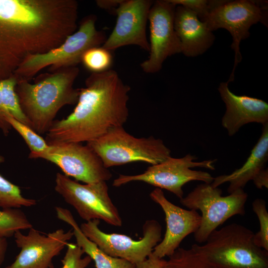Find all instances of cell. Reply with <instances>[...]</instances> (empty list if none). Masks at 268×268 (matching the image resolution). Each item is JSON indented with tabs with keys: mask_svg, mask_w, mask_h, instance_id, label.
Segmentation results:
<instances>
[{
	"mask_svg": "<svg viewBox=\"0 0 268 268\" xmlns=\"http://www.w3.org/2000/svg\"><path fill=\"white\" fill-rule=\"evenodd\" d=\"M74 0H0V81L29 56L60 46L77 28Z\"/></svg>",
	"mask_w": 268,
	"mask_h": 268,
	"instance_id": "6da1fadb",
	"label": "cell"
},
{
	"mask_svg": "<svg viewBox=\"0 0 268 268\" xmlns=\"http://www.w3.org/2000/svg\"><path fill=\"white\" fill-rule=\"evenodd\" d=\"M131 87L114 70L92 72L79 89L73 111L61 120H55L46 134L50 144L89 142L111 129L123 127L129 117Z\"/></svg>",
	"mask_w": 268,
	"mask_h": 268,
	"instance_id": "7a4b0ae2",
	"label": "cell"
},
{
	"mask_svg": "<svg viewBox=\"0 0 268 268\" xmlns=\"http://www.w3.org/2000/svg\"><path fill=\"white\" fill-rule=\"evenodd\" d=\"M79 71L77 66L70 67L46 74L34 83L17 80L15 89L22 111L39 135L48 132L62 107L76 104L79 89L73 84Z\"/></svg>",
	"mask_w": 268,
	"mask_h": 268,
	"instance_id": "3957f363",
	"label": "cell"
},
{
	"mask_svg": "<svg viewBox=\"0 0 268 268\" xmlns=\"http://www.w3.org/2000/svg\"><path fill=\"white\" fill-rule=\"evenodd\" d=\"M254 235L233 223L214 230L204 244L191 248L216 268H268V251L255 244Z\"/></svg>",
	"mask_w": 268,
	"mask_h": 268,
	"instance_id": "277c9868",
	"label": "cell"
},
{
	"mask_svg": "<svg viewBox=\"0 0 268 268\" xmlns=\"http://www.w3.org/2000/svg\"><path fill=\"white\" fill-rule=\"evenodd\" d=\"M96 17L89 15L81 22L77 31L68 36L59 47L51 51L28 56L14 73L17 80L29 81L43 68L50 71L77 66L89 49L100 47L106 39L105 33L96 27Z\"/></svg>",
	"mask_w": 268,
	"mask_h": 268,
	"instance_id": "5b68a950",
	"label": "cell"
},
{
	"mask_svg": "<svg viewBox=\"0 0 268 268\" xmlns=\"http://www.w3.org/2000/svg\"><path fill=\"white\" fill-rule=\"evenodd\" d=\"M86 144L107 169L136 162L155 165L171 156L170 149L161 139L152 136L136 137L123 127L111 129Z\"/></svg>",
	"mask_w": 268,
	"mask_h": 268,
	"instance_id": "8992f818",
	"label": "cell"
},
{
	"mask_svg": "<svg viewBox=\"0 0 268 268\" xmlns=\"http://www.w3.org/2000/svg\"><path fill=\"white\" fill-rule=\"evenodd\" d=\"M222 193L218 187L203 183L180 199L183 205L201 212V225L194 233V239L199 244L204 243L209 235L230 217L245 214L248 195L243 189L227 196H222Z\"/></svg>",
	"mask_w": 268,
	"mask_h": 268,
	"instance_id": "52a82bcc",
	"label": "cell"
},
{
	"mask_svg": "<svg viewBox=\"0 0 268 268\" xmlns=\"http://www.w3.org/2000/svg\"><path fill=\"white\" fill-rule=\"evenodd\" d=\"M197 157L188 154L181 158L169 157L163 161L149 166L142 173L127 175L120 174L113 182L119 187L132 182H142L160 189L166 190L180 199L183 197V186L192 181L211 184L213 180L209 173L191 169L195 167L214 170L216 160L197 162Z\"/></svg>",
	"mask_w": 268,
	"mask_h": 268,
	"instance_id": "ba28073f",
	"label": "cell"
},
{
	"mask_svg": "<svg viewBox=\"0 0 268 268\" xmlns=\"http://www.w3.org/2000/svg\"><path fill=\"white\" fill-rule=\"evenodd\" d=\"M55 190L86 222L98 219L112 226H122L121 217L109 195L106 181L81 184L58 172Z\"/></svg>",
	"mask_w": 268,
	"mask_h": 268,
	"instance_id": "9c48e42d",
	"label": "cell"
},
{
	"mask_svg": "<svg viewBox=\"0 0 268 268\" xmlns=\"http://www.w3.org/2000/svg\"><path fill=\"white\" fill-rule=\"evenodd\" d=\"M98 219L86 221L80 228L83 234L106 254L127 260L135 265L145 260L161 241L162 227L156 220L144 223L143 237L138 240L124 234L107 233L99 227Z\"/></svg>",
	"mask_w": 268,
	"mask_h": 268,
	"instance_id": "30bf717a",
	"label": "cell"
},
{
	"mask_svg": "<svg viewBox=\"0 0 268 268\" xmlns=\"http://www.w3.org/2000/svg\"><path fill=\"white\" fill-rule=\"evenodd\" d=\"M266 3L247 0L234 1L222 0L212 9L202 19L208 28L212 32L224 28L231 34L233 42L231 48L235 52L234 64L227 82L233 81L237 65L242 60L240 44L242 40L250 36L249 29L253 24L265 18L264 10L267 9Z\"/></svg>",
	"mask_w": 268,
	"mask_h": 268,
	"instance_id": "8fae6325",
	"label": "cell"
},
{
	"mask_svg": "<svg viewBox=\"0 0 268 268\" xmlns=\"http://www.w3.org/2000/svg\"><path fill=\"white\" fill-rule=\"evenodd\" d=\"M28 157L50 162L58 166L65 175L85 184L106 182L112 177L95 152L88 145L81 143L50 144L46 150L37 154L29 153Z\"/></svg>",
	"mask_w": 268,
	"mask_h": 268,
	"instance_id": "7c38bea8",
	"label": "cell"
},
{
	"mask_svg": "<svg viewBox=\"0 0 268 268\" xmlns=\"http://www.w3.org/2000/svg\"><path fill=\"white\" fill-rule=\"evenodd\" d=\"M175 8L169 0L154 1L150 8L149 54L140 64L146 73L158 72L168 57L181 53L180 41L174 28Z\"/></svg>",
	"mask_w": 268,
	"mask_h": 268,
	"instance_id": "4fadbf2b",
	"label": "cell"
},
{
	"mask_svg": "<svg viewBox=\"0 0 268 268\" xmlns=\"http://www.w3.org/2000/svg\"><path fill=\"white\" fill-rule=\"evenodd\" d=\"M13 236L20 251L5 268H53V258L67 246L73 233L72 229L67 232L59 229L44 235L32 227L26 235L17 231Z\"/></svg>",
	"mask_w": 268,
	"mask_h": 268,
	"instance_id": "5bb4252c",
	"label": "cell"
},
{
	"mask_svg": "<svg viewBox=\"0 0 268 268\" xmlns=\"http://www.w3.org/2000/svg\"><path fill=\"white\" fill-rule=\"evenodd\" d=\"M151 0H122L116 10L115 26L102 47L109 51L128 45H135L149 52L146 25Z\"/></svg>",
	"mask_w": 268,
	"mask_h": 268,
	"instance_id": "9a60e30c",
	"label": "cell"
},
{
	"mask_svg": "<svg viewBox=\"0 0 268 268\" xmlns=\"http://www.w3.org/2000/svg\"><path fill=\"white\" fill-rule=\"evenodd\" d=\"M149 196L160 206L165 215L166 228L164 237L151 253L155 257L163 259L171 256L186 237L197 231L201 217L197 210H187L170 202L162 189L155 188Z\"/></svg>",
	"mask_w": 268,
	"mask_h": 268,
	"instance_id": "2e32d148",
	"label": "cell"
},
{
	"mask_svg": "<svg viewBox=\"0 0 268 268\" xmlns=\"http://www.w3.org/2000/svg\"><path fill=\"white\" fill-rule=\"evenodd\" d=\"M229 83L222 82L218 90L226 106L221 120L229 136L235 134L244 125L268 123V104L265 101L245 95H237L230 91Z\"/></svg>",
	"mask_w": 268,
	"mask_h": 268,
	"instance_id": "e0dca14e",
	"label": "cell"
},
{
	"mask_svg": "<svg viewBox=\"0 0 268 268\" xmlns=\"http://www.w3.org/2000/svg\"><path fill=\"white\" fill-rule=\"evenodd\" d=\"M268 160V123L264 125L261 136L251 150L246 161L241 167L227 175L214 178L211 185L218 187L229 183L227 192L230 194L236 190L243 189L250 180L256 187L268 188V170L266 164Z\"/></svg>",
	"mask_w": 268,
	"mask_h": 268,
	"instance_id": "ac0fdd59",
	"label": "cell"
},
{
	"mask_svg": "<svg viewBox=\"0 0 268 268\" xmlns=\"http://www.w3.org/2000/svg\"><path fill=\"white\" fill-rule=\"evenodd\" d=\"M174 28L180 40L181 53L188 57L203 54L213 44L215 36L194 11L176 5Z\"/></svg>",
	"mask_w": 268,
	"mask_h": 268,
	"instance_id": "d6986e66",
	"label": "cell"
},
{
	"mask_svg": "<svg viewBox=\"0 0 268 268\" xmlns=\"http://www.w3.org/2000/svg\"><path fill=\"white\" fill-rule=\"evenodd\" d=\"M55 210L58 219L71 226L76 244L94 261L96 268H135L134 264L110 256L100 249L83 234L69 210L60 206L56 207Z\"/></svg>",
	"mask_w": 268,
	"mask_h": 268,
	"instance_id": "ffe728a7",
	"label": "cell"
},
{
	"mask_svg": "<svg viewBox=\"0 0 268 268\" xmlns=\"http://www.w3.org/2000/svg\"><path fill=\"white\" fill-rule=\"evenodd\" d=\"M5 162L4 157L0 154V165ZM36 201L23 196L19 187L0 174V206L3 209L30 207L36 204Z\"/></svg>",
	"mask_w": 268,
	"mask_h": 268,
	"instance_id": "44dd1931",
	"label": "cell"
},
{
	"mask_svg": "<svg viewBox=\"0 0 268 268\" xmlns=\"http://www.w3.org/2000/svg\"><path fill=\"white\" fill-rule=\"evenodd\" d=\"M165 268H216L192 248L179 247L166 261Z\"/></svg>",
	"mask_w": 268,
	"mask_h": 268,
	"instance_id": "7402d4cb",
	"label": "cell"
},
{
	"mask_svg": "<svg viewBox=\"0 0 268 268\" xmlns=\"http://www.w3.org/2000/svg\"><path fill=\"white\" fill-rule=\"evenodd\" d=\"M16 83L17 79L14 75L0 81L2 104L12 117L30 127L29 123L22 111L18 97L15 91Z\"/></svg>",
	"mask_w": 268,
	"mask_h": 268,
	"instance_id": "603a6c76",
	"label": "cell"
},
{
	"mask_svg": "<svg viewBox=\"0 0 268 268\" xmlns=\"http://www.w3.org/2000/svg\"><path fill=\"white\" fill-rule=\"evenodd\" d=\"M32 225L25 214L19 208L0 210V235L8 238L17 231L29 229Z\"/></svg>",
	"mask_w": 268,
	"mask_h": 268,
	"instance_id": "cb8c5ba5",
	"label": "cell"
},
{
	"mask_svg": "<svg viewBox=\"0 0 268 268\" xmlns=\"http://www.w3.org/2000/svg\"><path fill=\"white\" fill-rule=\"evenodd\" d=\"M5 119L23 139L30 150V154L41 153L49 148L46 140L29 126L16 120L9 114L6 115Z\"/></svg>",
	"mask_w": 268,
	"mask_h": 268,
	"instance_id": "d4e9b609",
	"label": "cell"
},
{
	"mask_svg": "<svg viewBox=\"0 0 268 268\" xmlns=\"http://www.w3.org/2000/svg\"><path fill=\"white\" fill-rule=\"evenodd\" d=\"M112 61L110 51L101 46L88 50L83 54L81 62L92 72H100L110 69Z\"/></svg>",
	"mask_w": 268,
	"mask_h": 268,
	"instance_id": "484cf974",
	"label": "cell"
},
{
	"mask_svg": "<svg viewBox=\"0 0 268 268\" xmlns=\"http://www.w3.org/2000/svg\"><path fill=\"white\" fill-rule=\"evenodd\" d=\"M253 211L260 222V230L254 234V242L259 247L268 251V212L266 202L262 199H255L252 202Z\"/></svg>",
	"mask_w": 268,
	"mask_h": 268,
	"instance_id": "4316f807",
	"label": "cell"
},
{
	"mask_svg": "<svg viewBox=\"0 0 268 268\" xmlns=\"http://www.w3.org/2000/svg\"><path fill=\"white\" fill-rule=\"evenodd\" d=\"M61 268H86L92 262L89 256L82 257L84 252L76 244L68 243Z\"/></svg>",
	"mask_w": 268,
	"mask_h": 268,
	"instance_id": "83f0119b",
	"label": "cell"
},
{
	"mask_svg": "<svg viewBox=\"0 0 268 268\" xmlns=\"http://www.w3.org/2000/svg\"><path fill=\"white\" fill-rule=\"evenodd\" d=\"M175 5H182L195 12L201 21L222 0H169Z\"/></svg>",
	"mask_w": 268,
	"mask_h": 268,
	"instance_id": "f1b7e54d",
	"label": "cell"
},
{
	"mask_svg": "<svg viewBox=\"0 0 268 268\" xmlns=\"http://www.w3.org/2000/svg\"><path fill=\"white\" fill-rule=\"evenodd\" d=\"M166 260L154 257L151 254L143 261L135 264V268H165Z\"/></svg>",
	"mask_w": 268,
	"mask_h": 268,
	"instance_id": "f546056e",
	"label": "cell"
},
{
	"mask_svg": "<svg viewBox=\"0 0 268 268\" xmlns=\"http://www.w3.org/2000/svg\"><path fill=\"white\" fill-rule=\"evenodd\" d=\"M9 114L4 108L1 99V94L0 88V131L4 135H8L12 129L10 125L6 121V115Z\"/></svg>",
	"mask_w": 268,
	"mask_h": 268,
	"instance_id": "4dcf8cb0",
	"label": "cell"
},
{
	"mask_svg": "<svg viewBox=\"0 0 268 268\" xmlns=\"http://www.w3.org/2000/svg\"><path fill=\"white\" fill-rule=\"evenodd\" d=\"M122 0H98L96 1L97 6L103 9L116 12Z\"/></svg>",
	"mask_w": 268,
	"mask_h": 268,
	"instance_id": "1f68e13d",
	"label": "cell"
},
{
	"mask_svg": "<svg viewBox=\"0 0 268 268\" xmlns=\"http://www.w3.org/2000/svg\"><path fill=\"white\" fill-rule=\"evenodd\" d=\"M7 248V238L0 235V266L4 261Z\"/></svg>",
	"mask_w": 268,
	"mask_h": 268,
	"instance_id": "d6a6232c",
	"label": "cell"
}]
</instances>
